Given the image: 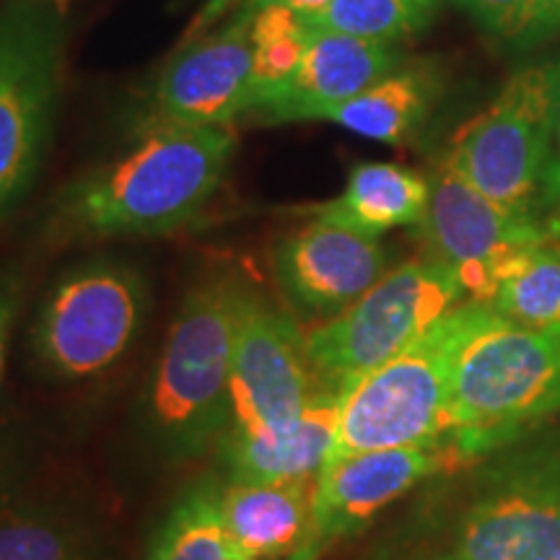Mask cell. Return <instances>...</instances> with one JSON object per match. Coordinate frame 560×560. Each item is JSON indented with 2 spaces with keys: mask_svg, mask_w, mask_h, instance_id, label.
I'll use <instances>...</instances> for the list:
<instances>
[{
  "mask_svg": "<svg viewBox=\"0 0 560 560\" xmlns=\"http://www.w3.org/2000/svg\"><path fill=\"white\" fill-rule=\"evenodd\" d=\"M234 151L231 125H149L125 156L70 187L62 223L102 240L170 234L215 198Z\"/></svg>",
  "mask_w": 560,
  "mask_h": 560,
  "instance_id": "obj_1",
  "label": "cell"
},
{
  "mask_svg": "<svg viewBox=\"0 0 560 560\" xmlns=\"http://www.w3.org/2000/svg\"><path fill=\"white\" fill-rule=\"evenodd\" d=\"M459 278L436 257L387 270L374 289L306 335V355L322 387L346 389L462 304Z\"/></svg>",
  "mask_w": 560,
  "mask_h": 560,
  "instance_id": "obj_6",
  "label": "cell"
},
{
  "mask_svg": "<svg viewBox=\"0 0 560 560\" xmlns=\"http://www.w3.org/2000/svg\"><path fill=\"white\" fill-rule=\"evenodd\" d=\"M296 322L252 293L231 361L229 408L234 433L278 431L299 420L319 387Z\"/></svg>",
  "mask_w": 560,
  "mask_h": 560,
  "instance_id": "obj_11",
  "label": "cell"
},
{
  "mask_svg": "<svg viewBox=\"0 0 560 560\" xmlns=\"http://www.w3.org/2000/svg\"><path fill=\"white\" fill-rule=\"evenodd\" d=\"M149 560H229L221 490L213 482L179 495L153 537Z\"/></svg>",
  "mask_w": 560,
  "mask_h": 560,
  "instance_id": "obj_20",
  "label": "cell"
},
{
  "mask_svg": "<svg viewBox=\"0 0 560 560\" xmlns=\"http://www.w3.org/2000/svg\"><path fill=\"white\" fill-rule=\"evenodd\" d=\"M249 299L234 276L206 278L182 299L145 392L153 436L177 459L206 452L231 420V361Z\"/></svg>",
  "mask_w": 560,
  "mask_h": 560,
  "instance_id": "obj_3",
  "label": "cell"
},
{
  "mask_svg": "<svg viewBox=\"0 0 560 560\" xmlns=\"http://www.w3.org/2000/svg\"><path fill=\"white\" fill-rule=\"evenodd\" d=\"M310 37V24L299 11L285 5H265L255 11V102L291 79L304 58Z\"/></svg>",
  "mask_w": 560,
  "mask_h": 560,
  "instance_id": "obj_24",
  "label": "cell"
},
{
  "mask_svg": "<svg viewBox=\"0 0 560 560\" xmlns=\"http://www.w3.org/2000/svg\"><path fill=\"white\" fill-rule=\"evenodd\" d=\"M495 319L490 304L462 301L395 359L340 389V429L330 459L444 439L462 353Z\"/></svg>",
  "mask_w": 560,
  "mask_h": 560,
  "instance_id": "obj_2",
  "label": "cell"
},
{
  "mask_svg": "<svg viewBox=\"0 0 560 560\" xmlns=\"http://www.w3.org/2000/svg\"><path fill=\"white\" fill-rule=\"evenodd\" d=\"M501 37H522L560 16V0H457Z\"/></svg>",
  "mask_w": 560,
  "mask_h": 560,
  "instance_id": "obj_25",
  "label": "cell"
},
{
  "mask_svg": "<svg viewBox=\"0 0 560 560\" xmlns=\"http://www.w3.org/2000/svg\"><path fill=\"white\" fill-rule=\"evenodd\" d=\"M19 312V289L11 283H0V374H3L5 348H9L11 327Z\"/></svg>",
  "mask_w": 560,
  "mask_h": 560,
  "instance_id": "obj_26",
  "label": "cell"
},
{
  "mask_svg": "<svg viewBox=\"0 0 560 560\" xmlns=\"http://www.w3.org/2000/svg\"><path fill=\"white\" fill-rule=\"evenodd\" d=\"M314 480L304 482H229L221 490V514L229 556L280 558L312 540Z\"/></svg>",
  "mask_w": 560,
  "mask_h": 560,
  "instance_id": "obj_17",
  "label": "cell"
},
{
  "mask_svg": "<svg viewBox=\"0 0 560 560\" xmlns=\"http://www.w3.org/2000/svg\"><path fill=\"white\" fill-rule=\"evenodd\" d=\"M255 11L187 42L149 96V125H231L255 104ZM145 125V128H149Z\"/></svg>",
  "mask_w": 560,
  "mask_h": 560,
  "instance_id": "obj_12",
  "label": "cell"
},
{
  "mask_svg": "<svg viewBox=\"0 0 560 560\" xmlns=\"http://www.w3.org/2000/svg\"><path fill=\"white\" fill-rule=\"evenodd\" d=\"M509 213L560 234V151L550 122V68H529L454 136L450 161Z\"/></svg>",
  "mask_w": 560,
  "mask_h": 560,
  "instance_id": "obj_5",
  "label": "cell"
},
{
  "mask_svg": "<svg viewBox=\"0 0 560 560\" xmlns=\"http://www.w3.org/2000/svg\"><path fill=\"white\" fill-rule=\"evenodd\" d=\"M330 0H215L213 11H229V5H240V11H260L265 5H285L299 13H314L322 5H327Z\"/></svg>",
  "mask_w": 560,
  "mask_h": 560,
  "instance_id": "obj_27",
  "label": "cell"
},
{
  "mask_svg": "<svg viewBox=\"0 0 560 560\" xmlns=\"http://www.w3.org/2000/svg\"><path fill=\"white\" fill-rule=\"evenodd\" d=\"M501 319L516 327L560 325V244L545 242L503 280L490 301Z\"/></svg>",
  "mask_w": 560,
  "mask_h": 560,
  "instance_id": "obj_22",
  "label": "cell"
},
{
  "mask_svg": "<svg viewBox=\"0 0 560 560\" xmlns=\"http://www.w3.org/2000/svg\"><path fill=\"white\" fill-rule=\"evenodd\" d=\"M397 66L400 52L395 45L312 30L304 58L291 79L257 100L252 109L276 122L319 120L322 112L359 96L395 73Z\"/></svg>",
  "mask_w": 560,
  "mask_h": 560,
  "instance_id": "obj_15",
  "label": "cell"
},
{
  "mask_svg": "<svg viewBox=\"0 0 560 560\" xmlns=\"http://www.w3.org/2000/svg\"><path fill=\"white\" fill-rule=\"evenodd\" d=\"M560 412V325H488L462 353L446 441L478 462L527 441Z\"/></svg>",
  "mask_w": 560,
  "mask_h": 560,
  "instance_id": "obj_4",
  "label": "cell"
},
{
  "mask_svg": "<svg viewBox=\"0 0 560 560\" xmlns=\"http://www.w3.org/2000/svg\"><path fill=\"white\" fill-rule=\"evenodd\" d=\"M0 560H94L73 522L37 506L0 509Z\"/></svg>",
  "mask_w": 560,
  "mask_h": 560,
  "instance_id": "obj_23",
  "label": "cell"
},
{
  "mask_svg": "<svg viewBox=\"0 0 560 560\" xmlns=\"http://www.w3.org/2000/svg\"><path fill=\"white\" fill-rule=\"evenodd\" d=\"M143 312L145 285L136 270L109 260L81 265L42 304L37 359L58 380L102 374L130 348Z\"/></svg>",
  "mask_w": 560,
  "mask_h": 560,
  "instance_id": "obj_9",
  "label": "cell"
},
{
  "mask_svg": "<svg viewBox=\"0 0 560 560\" xmlns=\"http://www.w3.org/2000/svg\"><path fill=\"white\" fill-rule=\"evenodd\" d=\"M229 560H247V558H236V556H229Z\"/></svg>",
  "mask_w": 560,
  "mask_h": 560,
  "instance_id": "obj_30",
  "label": "cell"
},
{
  "mask_svg": "<svg viewBox=\"0 0 560 560\" xmlns=\"http://www.w3.org/2000/svg\"><path fill=\"white\" fill-rule=\"evenodd\" d=\"M342 392L319 387L299 420L278 431L223 436V462L231 482H304L317 480L335 450Z\"/></svg>",
  "mask_w": 560,
  "mask_h": 560,
  "instance_id": "obj_16",
  "label": "cell"
},
{
  "mask_svg": "<svg viewBox=\"0 0 560 560\" xmlns=\"http://www.w3.org/2000/svg\"><path fill=\"white\" fill-rule=\"evenodd\" d=\"M429 179L397 164H359L346 190L312 210L314 219L382 236L397 226H418L429 206Z\"/></svg>",
  "mask_w": 560,
  "mask_h": 560,
  "instance_id": "obj_18",
  "label": "cell"
},
{
  "mask_svg": "<svg viewBox=\"0 0 560 560\" xmlns=\"http://www.w3.org/2000/svg\"><path fill=\"white\" fill-rule=\"evenodd\" d=\"M465 509L454 552L462 560H560V444L493 454Z\"/></svg>",
  "mask_w": 560,
  "mask_h": 560,
  "instance_id": "obj_7",
  "label": "cell"
},
{
  "mask_svg": "<svg viewBox=\"0 0 560 560\" xmlns=\"http://www.w3.org/2000/svg\"><path fill=\"white\" fill-rule=\"evenodd\" d=\"M452 462L446 439L330 459L314 480L312 540L327 545L355 535Z\"/></svg>",
  "mask_w": 560,
  "mask_h": 560,
  "instance_id": "obj_13",
  "label": "cell"
},
{
  "mask_svg": "<svg viewBox=\"0 0 560 560\" xmlns=\"http://www.w3.org/2000/svg\"><path fill=\"white\" fill-rule=\"evenodd\" d=\"M550 122L560 151V68H550Z\"/></svg>",
  "mask_w": 560,
  "mask_h": 560,
  "instance_id": "obj_28",
  "label": "cell"
},
{
  "mask_svg": "<svg viewBox=\"0 0 560 560\" xmlns=\"http://www.w3.org/2000/svg\"><path fill=\"white\" fill-rule=\"evenodd\" d=\"M436 560H462L457 552H452V556H444V558H436Z\"/></svg>",
  "mask_w": 560,
  "mask_h": 560,
  "instance_id": "obj_29",
  "label": "cell"
},
{
  "mask_svg": "<svg viewBox=\"0 0 560 560\" xmlns=\"http://www.w3.org/2000/svg\"><path fill=\"white\" fill-rule=\"evenodd\" d=\"M429 187V206L418 226L431 257L459 278L470 301L490 304L532 249L558 240L556 231L490 202L450 164L439 166Z\"/></svg>",
  "mask_w": 560,
  "mask_h": 560,
  "instance_id": "obj_10",
  "label": "cell"
},
{
  "mask_svg": "<svg viewBox=\"0 0 560 560\" xmlns=\"http://www.w3.org/2000/svg\"><path fill=\"white\" fill-rule=\"evenodd\" d=\"M276 278L285 299L312 317H335L387 272L380 236L314 219L276 249Z\"/></svg>",
  "mask_w": 560,
  "mask_h": 560,
  "instance_id": "obj_14",
  "label": "cell"
},
{
  "mask_svg": "<svg viewBox=\"0 0 560 560\" xmlns=\"http://www.w3.org/2000/svg\"><path fill=\"white\" fill-rule=\"evenodd\" d=\"M431 107V81L416 70L389 73L353 100L325 109L319 120L335 122L355 136L400 145L425 120Z\"/></svg>",
  "mask_w": 560,
  "mask_h": 560,
  "instance_id": "obj_19",
  "label": "cell"
},
{
  "mask_svg": "<svg viewBox=\"0 0 560 560\" xmlns=\"http://www.w3.org/2000/svg\"><path fill=\"white\" fill-rule=\"evenodd\" d=\"M62 32L45 5L0 11V215L30 190L58 104Z\"/></svg>",
  "mask_w": 560,
  "mask_h": 560,
  "instance_id": "obj_8",
  "label": "cell"
},
{
  "mask_svg": "<svg viewBox=\"0 0 560 560\" xmlns=\"http://www.w3.org/2000/svg\"><path fill=\"white\" fill-rule=\"evenodd\" d=\"M58 3H66V0H58Z\"/></svg>",
  "mask_w": 560,
  "mask_h": 560,
  "instance_id": "obj_31",
  "label": "cell"
},
{
  "mask_svg": "<svg viewBox=\"0 0 560 560\" xmlns=\"http://www.w3.org/2000/svg\"><path fill=\"white\" fill-rule=\"evenodd\" d=\"M436 0H330L314 13H301L310 30L395 45L423 30Z\"/></svg>",
  "mask_w": 560,
  "mask_h": 560,
  "instance_id": "obj_21",
  "label": "cell"
}]
</instances>
